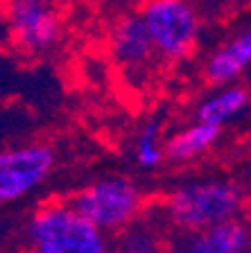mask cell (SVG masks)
Returning a JSON list of instances; mask_svg holds the SVG:
<instances>
[{
	"label": "cell",
	"instance_id": "1",
	"mask_svg": "<svg viewBox=\"0 0 251 253\" xmlns=\"http://www.w3.org/2000/svg\"><path fill=\"white\" fill-rule=\"evenodd\" d=\"M245 195L238 183L222 176H206L186 181L170 192L165 212L174 226L183 233L201 231L222 221L240 217Z\"/></svg>",
	"mask_w": 251,
	"mask_h": 253
},
{
	"label": "cell",
	"instance_id": "2",
	"mask_svg": "<svg viewBox=\"0 0 251 253\" xmlns=\"http://www.w3.org/2000/svg\"><path fill=\"white\" fill-rule=\"evenodd\" d=\"M32 253H109L106 233L68 201H46L27 226Z\"/></svg>",
	"mask_w": 251,
	"mask_h": 253
},
{
	"label": "cell",
	"instance_id": "3",
	"mask_svg": "<svg viewBox=\"0 0 251 253\" xmlns=\"http://www.w3.org/2000/svg\"><path fill=\"white\" fill-rule=\"evenodd\" d=\"M68 204L100 231L115 233L138 217L143 195L138 185L127 176H104L79 190Z\"/></svg>",
	"mask_w": 251,
	"mask_h": 253
},
{
	"label": "cell",
	"instance_id": "4",
	"mask_svg": "<svg viewBox=\"0 0 251 253\" xmlns=\"http://www.w3.org/2000/svg\"><path fill=\"white\" fill-rule=\"evenodd\" d=\"M141 18L158 57L177 61L193 52L199 37V14L190 0H147Z\"/></svg>",
	"mask_w": 251,
	"mask_h": 253
},
{
	"label": "cell",
	"instance_id": "5",
	"mask_svg": "<svg viewBox=\"0 0 251 253\" xmlns=\"http://www.w3.org/2000/svg\"><path fill=\"white\" fill-rule=\"evenodd\" d=\"M11 39L23 52L41 54L57 45L61 18L50 0H7Z\"/></svg>",
	"mask_w": 251,
	"mask_h": 253
},
{
	"label": "cell",
	"instance_id": "6",
	"mask_svg": "<svg viewBox=\"0 0 251 253\" xmlns=\"http://www.w3.org/2000/svg\"><path fill=\"white\" fill-rule=\"evenodd\" d=\"M54 168V154L46 145H25L0 152V204H11L37 190Z\"/></svg>",
	"mask_w": 251,
	"mask_h": 253
},
{
	"label": "cell",
	"instance_id": "7",
	"mask_svg": "<svg viewBox=\"0 0 251 253\" xmlns=\"http://www.w3.org/2000/svg\"><path fill=\"white\" fill-rule=\"evenodd\" d=\"M111 50H113L115 61L131 73L150 66V61L156 57V50H154V43L150 39V32H147L141 14L125 16L113 27Z\"/></svg>",
	"mask_w": 251,
	"mask_h": 253
},
{
	"label": "cell",
	"instance_id": "8",
	"mask_svg": "<svg viewBox=\"0 0 251 253\" xmlns=\"http://www.w3.org/2000/svg\"><path fill=\"white\" fill-rule=\"evenodd\" d=\"M249 226L240 217L186 233L181 253H249Z\"/></svg>",
	"mask_w": 251,
	"mask_h": 253
},
{
	"label": "cell",
	"instance_id": "9",
	"mask_svg": "<svg viewBox=\"0 0 251 253\" xmlns=\"http://www.w3.org/2000/svg\"><path fill=\"white\" fill-rule=\"evenodd\" d=\"M251 63V34L249 30L238 32L236 37L208 54L204 66V77L213 86L236 84Z\"/></svg>",
	"mask_w": 251,
	"mask_h": 253
},
{
	"label": "cell",
	"instance_id": "10",
	"mask_svg": "<svg viewBox=\"0 0 251 253\" xmlns=\"http://www.w3.org/2000/svg\"><path fill=\"white\" fill-rule=\"evenodd\" d=\"M222 136V126L215 125H206V122H199L188 129L179 131L177 136H172L165 142L163 147V156L172 163H190L195 158L204 156L215 142L220 140Z\"/></svg>",
	"mask_w": 251,
	"mask_h": 253
},
{
	"label": "cell",
	"instance_id": "11",
	"mask_svg": "<svg viewBox=\"0 0 251 253\" xmlns=\"http://www.w3.org/2000/svg\"><path fill=\"white\" fill-rule=\"evenodd\" d=\"M249 106V93L245 86L229 84L220 86V90L204 100L197 109V120L206 125H215L224 129L229 122L238 120Z\"/></svg>",
	"mask_w": 251,
	"mask_h": 253
},
{
	"label": "cell",
	"instance_id": "12",
	"mask_svg": "<svg viewBox=\"0 0 251 253\" xmlns=\"http://www.w3.org/2000/svg\"><path fill=\"white\" fill-rule=\"evenodd\" d=\"M122 253H161L163 240L158 235V231L147 224V221L136 219L127 224L122 228Z\"/></svg>",
	"mask_w": 251,
	"mask_h": 253
},
{
	"label": "cell",
	"instance_id": "13",
	"mask_svg": "<svg viewBox=\"0 0 251 253\" xmlns=\"http://www.w3.org/2000/svg\"><path fill=\"white\" fill-rule=\"evenodd\" d=\"M163 145H161V125L156 120L147 122L141 129L136 140V161L145 169H156L163 163Z\"/></svg>",
	"mask_w": 251,
	"mask_h": 253
}]
</instances>
